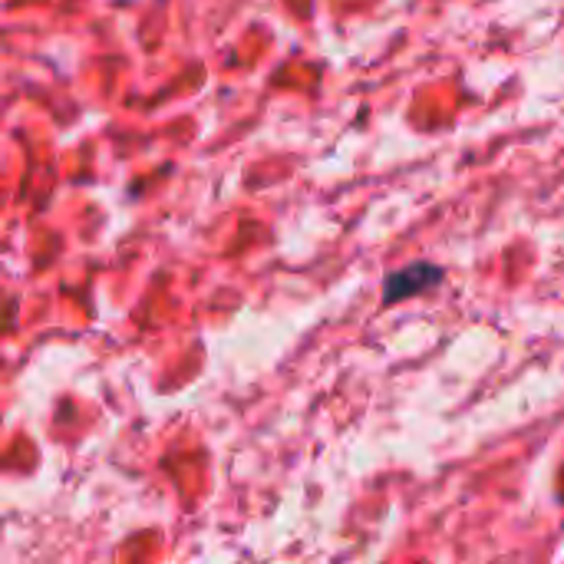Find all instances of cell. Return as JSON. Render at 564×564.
<instances>
[{
  "label": "cell",
  "instance_id": "1",
  "mask_svg": "<svg viewBox=\"0 0 564 564\" xmlns=\"http://www.w3.org/2000/svg\"><path fill=\"white\" fill-rule=\"evenodd\" d=\"M443 268L440 264H430V261H416V264H406L400 271H393L387 281H383V304H397V301H410L416 294H426L433 288L443 284Z\"/></svg>",
  "mask_w": 564,
  "mask_h": 564
}]
</instances>
